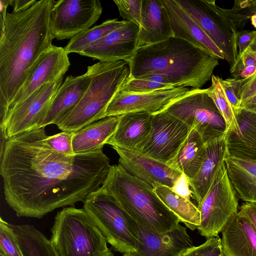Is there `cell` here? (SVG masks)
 <instances>
[{
    "mask_svg": "<svg viewBox=\"0 0 256 256\" xmlns=\"http://www.w3.org/2000/svg\"><path fill=\"white\" fill-rule=\"evenodd\" d=\"M44 128L8 139L0 152L5 200L18 216L40 218L85 200L104 182L110 165L102 150L66 155L48 144Z\"/></svg>",
    "mask_w": 256,
    "mask_h": 256,
    "instance_id": "obj_1",
    "label": "cell"
},
{
    "mask_svg": "<svg viewBox=\"0 0 256 256\" xmlns=\"http://www.w3.org/2000/svg\"><path fill=\"white\" fill-rule=\"evenodd\" d=\"M56 0H38L28 9L8 13L0 27V122L31 68L54 38L50 14Z\"/></svg>",
    "mask_w": 256,
    "mask_h": 256,
    "instance_id": "obj_2",
    "label": "cell"
},
{
    "mask_svg": "<svg viewBox=\"0 0 256 256\" xmlns=\"http://www.w3.org/2000/svg\"><path fill=\"white\" fill-rule=\"evenodd\" d=\"M126 62L131 78L160 74L172 79L178 86L195 89H200L211 78L219 64L218 59L174 37L137 48Z\"/></svg>",
    "mask_w": 256,
    "mask_h": 256,
    "instance_id": "obj_3",
    "label": "cell"
},
{
    "mask_svg": "<svg viewBox=\"0 0 256 256\" xmlns=\"http://www.w3.org/2000/svg\"><path fill=\"white\" fill-rule=\"evenodd\" d=\"M102 186L138 226L154 234L171 230L178 218L150 185L127 172L120 164L110 166Z\"/></svg>",
    "mask_w": 256,
    "mask_h": 256,
    "instance_id": "obj_4",
    "label": "cell"
},
{
    "mask_svg": "<svg viewBox=\"0 0 256 256\" xmlns=\"http://www.w3.org/2000/svg\"><path fill=\"white\" fill-rule=\"evenodd\" d=\"M90 84L78 104L55 122L62 132H75L106 118V108L130 76L126 60L99 62L88 66Z\"/></svg>",
    "mask_w": 256,
    "mask_h": 256,
    "instance_id": "obj_5",
    "label": "cell"
},
{
    "mask_svg": "<svg viewBox=\"0 0 256 256\" xmlns=\"http://www.w3.org/2000/svg\"><path fill=\"white\" fill-rule=\"evenodd\" d=\"M51 232L50 240L58 256H114L84 208L69 206L58 212Z\"/></svg>",
    "mask_w": 256,
    "mask_h": 256,
    "instance_id": "obj_6",
    "label": "cell"
},
{
    "mask_svg": "<svg viewBox=\"0 0 256 256\" xmlns=\"http://www.w3.org/2000/svg\"><path fill=\"white\" fill-rule=\"evenodd\" d=\"M83 208L113 249L133 254L140 242L135 222L102 186L89 194Z\"/></svg>",
    "mask_w": 256,
    "mask_h": 256,
    "instance_id": "obj_7",
    "label": "cell"
},
{
    "mask_svg": "<svg viewBox=\"0 0 256 256\" xmlns=\"http://www.w3.org/2000/svg\"><path fill=\"white\" fill-rule=\"evenodd\" d=\"M237 192L228 174L224 160L220 164L208 192L197 206L199 234L207 238L217 236L238 213Z\"/></svg>",
    "mask_w": 256,
    "mask_h": 256,
    "instance_id": "obj_8",
    "label": "cell"
},
{
    "mask_svg": "<svg viewBox=\"0 0 256 256\" xmlns=\"http://www.w3.org/2000/svg\"><path fill=\"white\" fill-rule=\"evenodd\" d=\"M163 110L198 132L204 143L226 132L225 121L206 89H190Z\"/></svg>",
    "mask_w": 256,
    "mask_h": 256,
    "instance_id": "obj_9",
    "label": "cell"
},
{
    "mask_svg": "<svg viewBox=\"0 0 256 256\" xmlns=\"http://www.w3.org/2000/svg\"><path fill=\"white\" fill-rule=\"evenodd\" d=\"M223 54L230 68L238 54L236 31L214 0H176Z\"/></svg>",
    "mask_w": 256,
    "mask_h": 256,
    "instance_id": "obj_10",
    "label": "cell"
},
{
    "mask_svg": "<svg viewBox=\"0 0 256 256\" xmlns=\"http://www.w3.org/2000/svg\"><path fill=\"white\" fill-rule=\"evenodd\" d=\"M63 78L48 82L10 110L0 122V136L6 140L18 134L40 128Z\"/></svg>",
    "mask_w": 256,
    "mask_h": 256,
    "instance_id": "obj_11",
    "label": "cell"
},
{
    "mask_svg": "<svg viewBox=\"0 0 256 256\" xmlns=\"http://www.w3.org/2000/svg\"><path fill=\"white\" fill-rule=\"evenodd\" d=\"M153 115L150 133L139 153L166 164L176 157L192 128L165 110Z\"/></svg>",
    "mask_w": 256,
    "mask_h": 256,
    "instance_id": "obj_12",
    "label": "cell"
},
{
    "mask_svg": "<svg viewBox=\"0 0 256 256\" xmlns=\"http://www.w3.org/2000/svg\"><path fill=\"white\" fill-rule=\"evenodd\" d=\"M102 11L98 0H58L50 14V26L54 38L72 39L90 28Z\"/></svg>",
    "mask_w": 256,
    "mask_h": 256,
    "instance_id": "obj_13",
    "label": "cell"
},
{
    "mask_svg": "<svg viewBox=\"0 0 256 256\" xmlns=\"http://www.w3.org/2000/svg\"><path fill=\"white\" fill-rule=\"evenodd\" d=\"M227 147L224 162L238 196L246 202L256 204V149L231 132L227 133Z\"/></svg>",
    "mask_w": 256,
    "mask_h": 256,
    "instance_id": "obj_14",
    "label": "cell"
},
{
    "mask_svg": "<svg viewBox=\"0 0 256 256\" xmlns=\"http://www.w3.org/2000/svg\"><path fill=\"white\" fill-rule=\"evenodd\" d=\"M68 54L64 48L54 45L43 52L30 70L6 115L44 84L63 78L70 65Z\"/></svg>",
    "mask_w": 256,
    "mask_h": 256,
    "instance_id": "obj_15",
    "label": "cell"
},
{
    "mask_svg": "<svg viewBox=\"0 0 256 256\" xmlns=\"http://www.w3.org/2000/svg\"><path fill=\"white\" fill-rule=\"evenodd\" d=\"M190 90L188 87L178 86L144 93H128L119 90L108 104L105 116H117L136 112L154 114L163 110L174 100Z\"/></svg>",
    "mask_w": 256,
    "mask_h": 256,
    "instance_id": "obj_16",
    "label": "cell"
},
{
    "mask_svg": "<svg viewBox=\"0 0 256 256\" xmlns=\"http://www.w3.org/2000/svg\"><path fill=\"white\" fill-rule=\"evenodd\" d=\"M140 28L134 22L126 21L124 26L92 44L80 54L100 62L127 61L138 48Z\"/></svg>",
    "mask_w": 256,
    "mask_h": 256,
    "instance_id": "obj_17",
    "label": "cell"
},
{
    "mask_svg": "<svg viewBox=\"0 0 256 256\" xmlns=\"http://www.w3.org/2000/svg\"><path fill=\"white\" fill-rule=\"evenodd\" d=\"M119 156L118 164L127 172L153 188L158 185L172 188L182 175L166 164L140 153L112 147Z\"/></svg>",
    "mask_w": 256,
    "mask_h": 256,
    "instance_id": "obj_18",
    "label": "cell"
},
{
    "mask_svg": "<svg viewBox=\"0 0 256 256\" xmlns=\"http://www.w3.org/2000/svg\"><path fill=\"white\" fill-rule=\"evenodd\" d=\"M136 224L140 239L137 251L133 254L136 256H180L194 246L186 228L180 224L171 230L159 234Z\"/></svg>",
    "mask_w": 256,
    "mask_h": 256,
    "instance_id": "obj_19",
    "label": "cell"
},
{
    "mask_svg": "<svg viewBox=\"0 0 256 256\" xmlns=\"http://www.w3.org/2000/svg\"><path fill=\"white\" fill-rule=\"evenodd\" d=\"M170 18L174 37L184 40L206 54L224 60L218 47L176 0H162Z\"/></svg>",
    "mask_w": 256,
    "mask_h": 256,
    "instance_id": "obj_20",
    "label": "cell"
},
{
    "mask_svg": "<svg viewBox=\"0 0 256 256\" xmlns=\"http://www.w3.org/2000/svg\"><path fill=\"white\" fill-rule=\"evenodd\" d=\"M118 116L116 130L107 144L139 152L150 133L154 115L136 112Z\"/></svg>",
    "mask_w": 256,
    "mask_h": 256,
    "instance_id": "obj_21",
    "label": "cell"
},
{
    "mask_svg": "<svg viewBox=\"0 0 256 256\" xmlns=\"http://www.w3.org/2000/svg\"><path fill=\"white\" fill-rule=\"evenodd\" d=\"M172 37L169 16L162 0H142L138 48Z\"/></svg>",
    "mask_w": 256,
    "mask_h": 256,
    "instance_id": "obj_22",
    "label": "cell"
},
{
    "mask_svg": "<svg viewBox=\"0 0 256 256\" xmlns=\"http://www.w3.org/2000/svg\"><path fill=\"white\" fill-rule=\"evenodd\" d=\"M222 233L224 256H256V230L246 216L238 212Z\"/></svg>",
    "mask_w": 256,
    "mask_h": 256,
    "instance_id": "obj_23",
    "label": "cell"
},
{
    "mask_svg": "<svg viewBox=\"0 0 256 256\" xmlns=\"http://www.w3.org/2000/svg\"><path fill=\"white\" fill-rule=\"evenodd\" d=\"M204 158L196 175L188 180L193 198L199 204L208 192L228 150L227 132L205 143ZM197 204V205H198Z\"/></svg>",
    "mask_w": 256,
    "mask_h": 256,
    "instance_id": "obj_24",
    "label": "cell"
},
{
    "mask_svg": "<svg viewBox=\"0 0 256 256\" xmlns=\"http://www.w3.org/2000/svg\"><path fill=\"white\" fill-rule=\"evenodd\" d=\"M91 81L90 70L78 76H68L58 89L48 114L41 128L54 122L70 110L79 102Z\"/></svg>",
    "mask_w": 256,
    "mask_h": 256,
    "instance_id": "obj_25",
    "label": "cell"
},
{
    "mask_svg": "<svg viewBox=\"0 0 256 256\" xmlns=\"http://www.w3.org/2000/svg\"><path fill=\"white\" fill-rule=\"evenodd\" d=\"M118 123V116H107L74 132L72 142L74 153L88 154L102 150L114 133Z\"/></svg>",
    "mask_w": 256,
    "mask_h": 256,
    "instance_id": "obj_26",
    "label": "cell"
},
{
    "mask_svg": "<svg viewBox=\"0 0 256 256\" xmlns=\"http://www.w3.org/2000/svg\"><path fill=\"white\" fill-rule=\"evenodd\" d=\"M206 152L205 143L196 130L192 129L176 157L166 164L184 174L188 180L198 172Z\"/></svg>",
    "mask_w": 256,
    "mask_h": 256,
    "instance_id": "obj_27",
    "label": "cell"
},
{
    "mask_svg": "<svg viewBox=\"0 0 256 256\" xmlns=\"http://www.w3.org/2000/svg\"><path fill=\"white\" fill-rule=\"evenodd\" d=\"M154 190L163 203L178 218L180 222H183L192 230L198 229L200 217L197 206L167 186L158 185Z\"/></svg>",
    "mask_w": 256,
    "mask_h": 256,
    "instance_id": "obj_28",
    "label": "cell"
},
{
    "mask_svg": "<svg viewBox=\"0 0 256 256\" xmlns=\"http://www.w3.org/2000/svg\"><path fill=\"white\" fill-rule=\"evenodd\" d=\"M10 226L23 256H58L50 240L34 226Z\"/></svg>",
    "mask_w": 256,
    "mask_h": 256,
    "instance_id": "obj_29",
    "label": "cell"
},
{
    "mask_svg": "<svg viewBox=\"0 0 256 256\" xmlns=\"http://www.w3.org/2000/svg\"><path fill=\"white\" fill-rule=\"evenodd\" d=\"M126 21L108 20L99 25L90 28L70 40L64 48L68 54H80L86 48L112 31L124 26Z\"/></svg>",
    "mask_w": 256,
    "mask_h": 256,
    "instance_id": "obj_30",
    "label": "cell"
},
{
    "mask_svg": "<svg viewBox=\"0 0 256 256\" xmlns=\"http://www.w3.org/2000/svg\"><path fill=\"white\" fill-rule=\"evenodd\" d=\"M211 80L212 84L206 89V92L213 100L224 119L226 124V132L239 134L240 130L234 110L222 89L219 77L212 74Z\"/></svg>",
    "mask_w": 256,
    "mask_h": 256,
    "instance_id": "obj_31",
    "label": "cell"
},
{
    "mask_svg": "<svg viewBox=\"0 0 256 256\" xmlns=\"http://www.w3.org/2000/svg\"><path fill=\"white\" fill-rule=\"evenodd\" d=\"M220 10L231 22L238 32L242 30L251 16L256 14V0H235L232 8L220 7Z\"/></svg>",
    "mask_w": 256,
    "mask_h": 256,
    "instance_id": "obj_32",
    "label": "cell"
},
{
    "mask_svg": "<svg viewBox=\"0 0 256 256\" xmlns=\"http://www.w3.org/2000/svg\"><path fill=\"white\" fill-rule=\"evenodd\" d=\"M240 130L234 134L244 143L256 149V114L238 108L234 110Z\"/></svg>",
    "mask_w": 256,
    "mask_h": 256,
    "instance_id": "obj_33",
    "label": "cell"
},
{
    "mask_svg": "<svg viewBox=\"0 0 256 256\" xmlns=\"http://www.w3.org/2000/svg\"><path fill=\"white\" fill-rule=\"evenodd\" d=\"M230 73L236 79L246 78L256 73V58L248 48L242 54H238Z\"/></svg>",
    "mask_w": 256,
    "mask_h": 256,
    "instance_id": "obj_34",
    "label": "cell"
},
{
    "mask_svg": "<svg viewBox=\"0 0 256 256\" xmlns=\"http://www.w3.org/2000/svg\"><path fill=\"white\" fill-rule=\"evenodd\" d=\"M0 252L6 256H23L10 224L0 218Z\"/></svg>",
    "mask_w": 256,
    "mask_h": 256,
    "instance_id": "obj_35",
    "label": "cell"
},
{
    "mask_svg": "<svg viewBox=\"0 0 256 256\" xmlns=\"http://www.w3.org/2000/svg\"><path fill=\"white\" fill-rule=\"evenodd\" d=\"M172 88L169 86L143 78H134L128 76L120 90L128 93H144Z\"/></svg>",
    "mask_w": 256,
    "mask_h": 256,
    "instance_id": "obj_36",
    "label": "cell"
},
{
    "mask_svg": "<svg viewBox=\"0 0 256 256\" xmlns=\"http://www.w3.org/2000/svg\"><path fill=\"white\" fill-rule=\"evenodd\" d=\"M180 256H224L221 239L218 236L207 238L202 244L192 246Z\"/></svg>",
    "mask_w": 256,
    "mask_h": 256,
    "instance_id": "obj_37",
    "label": "cell"
},
{
    "mask_svg": "<svg viewBox=\"0 0 256 256\" xmlns=\"http://www.w3.org/2000/svg\"><path fill=\"white\" fill-rule=\"evenodd\" d=\"M114 3L125 21H132L140 26L142 0H115Z\"/></svg>",
    "mask_w": 256,
    "mask_h": 256,
    "instance_id": "obj_38",
    "label": "cell"
},
{
    "mask_svg": "<svg viewBox=\"0 0 256 256\" xmlns=\"http://www.w3.org/2000/svg\"><path fill=\"white\" fill-rule=\"evenodd\" d=\"M227 80L233 87L240 104L256 94V73L244 79L230 78Z\"/></svg>",
    "mask_w": 256,
    "mask_h": 256,
    "instance_id": "obj_39",
    "label": "cell"
},
{
    "mask_svg": "<svg viewBox=\"0 0 256 256\" xmlns=\"http://www.w3.org/2000/svg\"><path fill=\"white\" fill-rule=\"evenodd\" d=\"M74 134L72 132H62L52 136H48L46 140L54 150L66 155H74L72 144Z\"/></svg>",
    "mask_w": 256,
    "mask_h": 256,
    "instance_id": "obj_40",
    "label": "cell"
},
{
    "mask_svg": "<svg viewBox=\"0 0 256 256\" xmlns=\"http://www.w3.org/2000/svg\"><path fill=\"white\" fill-rule=\"evenodd\" d=\"M256 38V30H242L236 34V44L239 48L238 54H242Z\"/></svg>",
    "mask_w": 256,
    "mask_h": 256,
    "instance_id": "obj_41",
    "label": "cell"
},
{
    "mask_svg": "<svg viewBox=\"0 0 256 256\" xmlns=\"http://www.w3.org/2000/svg\"><path fill=\"white\" fill-rule=\"evenodd\" d=\"M171 188L176 193L191 201L190 198H192V192L190 190L188 179L184 174Z\"/></svg>",
    "mask_w": 256,
    "mask_h": 256,
    "instance_id": "obj_42",
    "label": "cell"
},
{
    "mask_svg": "<svg viewBox=\"0 0 256 256\" xmlns=\"http://www.w3.org/2000/svg\"><path fill=\"white\" fill-rule=\"evenodd\" d=\"M219 80L224 92L231 104L234 110L240 108V102L237 98L234 90L227 79L219 77Z\"/></svg>",
    "mask_w": 256,
    "mask_h": 256,
    "instance_id": "obj_43",
    "label": "cell"
},
{
    "mask_svg": "<svg viewBox=\"0 0 256 256\" xmlns=\"http://www.w3.org/2000/svg\"><path fill=\"white\" fill-rule=\"evenodd\" d=\"M238 212L246 216L256 230V204L249 202L242 204Z\"/></svg>",
    "mask_w": 256,
    "mask_h": 256,
    "instance_id": "obj_44",
    "label": "cell"
},
{
    "mask_svg": "<svg viewBox=\"0 0 256 256\" xmlns=\"http://www.w3.org/2000/svg\"><path fill=\"white\" fill-rule=\"evenodd\" d=\"M38 0H10V5L13 8V13L26 10L32 6Z\"/></svg>",
    "mask_w": 256,
    "mask_h": 256,
    "instance_id": "obj_45",
    "label": "cell"
},
{
    "mask_svg": "<svg viewBox=\"0 0 256 256\" xmlns=\"http://www.w3.org/2000/svg\"><path fill=\"white\" fill-rule=\"evenodd\" d=\"M240 108L256 114V94L242 103Z\"/></svg>",
    "mask_w": 256,
    "mask_h": 256,
    "instance_id": "obj_46",
    "label": "cell"
},
{
    "mask_svg": "<svg viewBox=\"0 0 256 256\" xmlns=\"http://www.w3.org/2000/svg\"><path fill=\"white\" fill-rule=\"evenodd\" d=\"M0 27L2 26L6 21L7 14V8L10 5V0H0Z\"/></svg>",
    "mask_w": 256,
    "mask_h": 256,
    "instance_id": "obj_47",
    "label": "cell"
},
{
    "mask_svg": "<svg viewBox=\"0 0 256 256\" xmlns=\"http://www.w3.org/2000/svg\"><path fill=\"white\" fill-rule=\"evenodd\" d=\"M248 49L253 54L256 58V38L248 47Z\"/></svg>",
    "mask_w": 256,
    "mask_h": 256,
    "instance_id": "obj_48",
    "label": "cell"
},
{
    "mask_svg": "<svg viewBox=\"0 0 256 256\" xmlns=\"http://www.w3.org/2000/svg\"><path fill=\"white\" fill-rule=\"evenodd\" d=\"M250 21L252 24L256 28V14H254L251 16Z\"/></svg>",
    "mask_w": 256,
    "mask_h": 256,
    "instance_id": "obj_49",
    "label": "cell"
},
{
    "mask_svg": "<svg viewBox=\"0 0 256 256\" xmlns=\"http://www.w3.org/2000/svg\"><path fill=\"white\" fill-rule=\"evenodd\" d=\"M122 256H136L134 255L133 254H122Z\"/></svg>",
    "mask_w": 256,
    "mask_h": 256,
    "instance_id": "obj_50",
    "label": "cell"
},
{
    "mask_svg": "<svg viewBox=\"0 0 256 256\" xmlns=\"http://www.w3.org/2000/svg\"><path fill=\"white\" fill-rule=\"evenodd\" d=\"M0 256H6V254H4L2 252H0Z\"/></svg>",
    "mask_w": 256,
    "mask_h": 256,
    "instance_id": "obj_51",
    "label": "cell"
},
{
    "mask_svg": "<svg viewBox=\"0 0 256 256\" xmlns=\"http://www.w3.org/2000/svg\"></svg>",
    "mask_w": 256,
    "mask_h": 256,
    "instance_id": "obj_52",
    "label": "cell"
}]
</instances>
